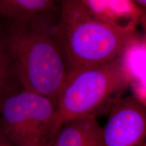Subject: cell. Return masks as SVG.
Instances as JSON below:
<instances>
[{
    "label": "cell",
    "instance_id": "obj_1",
    "mask_svg": "<svg viewBox=\"0 0 146 146\" xmlns=\"http://www.w3.org/2000/svg\"><path fill=\"white\" fill-rule=\"evenodd\" d=\"M3 21L23 87L56 106L69 69L64 52L52 32L56 22L39 16Z\"/></svg>",
    "mask_w": 146,
    "mask_h": 146
},
{
    "label": "cell",
    "instance_id": "obj_2",
    "mask_svg": "<svg viewBox=\"0 0 146 146\" xmlns=\"http://www.w3.org/2000/svg\"><path fill=\"white\" fill-rule=\"evenodd\" d=\"M52 32L64 52L69 72L119 57L137 33V29L115 26L96 17L83 0H60Z\"/></svg>",
    "mask_w": 146,
    "mask_h": 146
},
{
    "label": "cell",
    "instance_id": "obj_3",
    "mask_svg": "<svg viewBox=\"0 0 146 146\" xmlns=\"http://www.w3.org/2000/svg\"><path fill=\"white\" fill-rule=\"evenodd\" d=\"M131 81L122 54L108 62L69 72L56 105L62 125L74 118L94 114L96 110Z\"/></svg>",
    "mask_w": 146,
    "mask_h": 146
},
{
    "label": "cell",
    "instance_id": "obj_4",
    "mask_svg": "<svg viewBox=\"0 0 146 146\" xmlns=\"http://www.w3.org/2000/svg\"><path fill=\"white\" fill-rule=\"evenodd\" d=\"M61 126L54 102L25 88L0 110V133L12 146H51Z\"/></svg>",
    "mask_w": 146,
    "mask_h": 146
},
{
    "label": "cell",
    "instance_id": "obj_5",
    "mask_svg": "<svg viewBox=\"0 0 146 146\" xmlns=\"http://www.w3.org/2000/svg\"><path fill=\"white\" fill-rule=\"evenodd\" d=\"M108 120L102 127L104 146H144L145 107L133 96L112 101Z\"/></svg>",
    "mask_w": 146,
    "mask_h": 146
},
{
    "label": "cell",
    "instance_id": "obj_6",
    "mask_svg": "<svg viewBox=\"0 0 146 146\" xmlns=\"http://www.w3.org/2000/svg\"><path fill=\"white\" fill-rule=\"evenodd\" d=\"M51 146H104L102 127L94 114L68 120L61 126Z\"/></svg>",
    "mask_w": 146,
    "mask_h": 146
},
{
    "label": "cell",
    "instance_id": "obj_7",
    "mask_svg": "<svg viewBox=\"0 0 146 146\" xmlns=\"http://www.w3.org/2000/svg\"><path fill=\"white\" fill-rule=\"evenodd\" d=\"M60 0H0V18L14 20L39 16L57 21Z\"/></svg>",
    "mask_w": 146,
    "mask_h": 146
},
{
    "label": "cell",
    "instance_id": "obj_8",
    "mask_svg": "<svg viewBox=\"0 0 146 146\" xmlns=\"http://www.w3.org/2000/svg\"><path fill=\"white\" fill-rule=\"evenodd\" d=\"M24 88L20 81L6 29L0 18V110L9 97Z\"/></svg>",
    "mask_w": 146,
    "mask_h": 146
},
{
    "label": "cell",
    "instance_id": "obj_9",
    "mask_svg": "<svg viewBox=\"0 0 146 146\" xmlns=\"http://www.w3.org/2000/svg\"><path fill=\"white\" fill-rule=\"evenodd\" d=\"M0 146H12L1 133H0Z\"/></svg>",
    "mask_w": 146,
    "mask_h": 146
},
{
    "label": "cell",
    "instance_id": "obj_10",
    "mask_svg": "<svg viewBox=\"0 0 146 146\" xmlns=\"http://www.w3.org/2000/svg\"><path fill=\"white\" fill-rule=\"evenodd\" d=\"M134 2H135L138 5L141 7L142 8L145 9L146 7V0H133Z\"/></svg>",
    "mask_w": 146,
    "mask_h": 146
}]
</instances>
